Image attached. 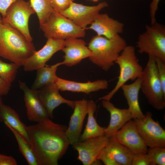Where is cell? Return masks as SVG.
Returning <instances> with one entry per match:
<instances>
[{
	"label": "cell",
	"instance_id": "obj_14",
	"mask_svg": "<svg viewBox=\"0 0 165 165\" xmlns=\"http://www.w3.org/2000/svg\"><path fill=\"white\" fill-rule=\"evenodd\" d=\"M134 154L147 153L148 148L139 135L133 120L127 122L113 136Z\"/></svg>",
	"mask_w": 165,
	"mask_h": 165
},
{
	"label": "cell",
	"instance_id": "obj_29",
	"mask_svg": "<svg viewBox=\"0 0 165 165\" xmlns=\"http://www.w3.org/2000/svg\"><path fill=\"white\" fill-rule=\"evenodd\" d=\"M147 155L151 165H165V148L160 147L149 148Z\"/></svg>",
	"mask_w": 165,
	"mask_h": 165
},
{
	"label": "cell",
	"instance_id": "obj_2",
	"mask_svg": "<svg viewBox=\"0 0 165 165\" xmlns=\"http://www.w3.org/2000/svg\"><path fill=\"white\" fill-rule=\"evenodd\" d=\"M34 44L20 31L0 24V57L20 66L36 51Z\"/></svg>",
	"mask_w": 165,
	"mask_h": 165
},
{
	"label": "cell",
	"instance_id": "obj_6",
	"mask_svg": "<svg viewBox=\"0 0 165 165\" xmlns=\"http://www.w3.org/2000/svg\"><path fill=\"white\" fill-rule=\"evenodd\" d=\"M40 28L47 39L65 40L71 38L83 37L86 34L85 29L78 27L55 10L45 21L40 24Z\"/></svg>",
	"mask_w": 165,
	"mask_h": 165
},
{
	"label": "cell",
	"instance_id": "obj_16",
	"mask_svg": "<svg viewBox=\"0 0 165 165\" xmlns=\"http://www.w3.org/2000/svg\"><path fill=\"white\" fill-rule=\"evenodd\" d=\"M87 102L88 101L84 99L75 101L73 112L66 132L71 145L79 141L84 121L87 114Z\"/></svg>",
	"mask_w": 165,
	"mask_h": 165
},
{
	"label": "cell",
	"instance_id": "obj_30",
	"mask_svg": "<svg viewBox=\"0 0 165 165\" xmlns=\"http://www.w3.org/2000/svg\"><path fill=\"white\" fill-rule=\"evenodd\" d=\"M75 0H49L53 8L60 12L67 9Z\"/></svg>",
	"mask_w": 165,
	"mask_h": 165
},
{
	"label": "cell",
	"instance_id": "obj_8",
	"mask_svg": "<svg viewBox=\"0 0 165 165\" xmlns=\"http://www.w3.org/2000/svg\"><path fill=\"white\" fill-rule=\"evenodd\" d=\"M35 13L29 1L17 0L11 4L5 16L2 17V23L19 31L32 42L28 22L30 16Z\"/></svg>",
	"mask_w": 165,
	"mask_h": 165
},
{
	"label": "cell",
	"instance_id": "obj_38",
	"mask_svg": "<svg viewBox=\"0 0 165 165\" xmlns=\"http://www.w3.org/2000/svg\"><path fill=\"white\" fill-rule=\"evenodd\" d=\"M3 103L2 99L1 97H0V106Z\"/></svg>",
	"mask_w": 165,
	"mask_h": 165
},
{
	"label": "cell",
	"instance_id": "obj_12",
	"mask_svg": "<svg viewBox=\"0 0 165 165\" xmlns=\"http://www.w3.org/2000/svg\"><path fill=\"white\" fill-rule=\"evenodd\" d=\"M108 139L104 135L79 141L72 145L73 148L78 152L77 159L83 165H93L105 147Z\"/></svg>",
	"mask_w": 165,
	"mask_h": 165
},
{
	"label": "cell",
	"instance_id": "obj_10",
	"mask_svg": "<svg viewBox=\"0 0 165 165\" xmlns=\"http://www.w3.org/2000/svg\"><path fill=\"white\" fill-rule=\"evenodd\" d=\"M108 6L105 1L97 5L88 6L72 2L66 9L60 13L78 27L83 29L90 25L100 12Z\"/></svg>",
	"mask_w": 165,
	"mask_h": 165
},
{
	"label": "cell",
	"instance_id": "obj_36",
	"mask_svg": "<svg viewBox=\"0 0 165 165\" xmlns=\"http://www.w3.org/2000/svg\"><path fill=\"white\" fill-rule=\"evenodd\" d=\"M16 160L12 156L0 154V165H17Z\"/></svg>",
	"mask_w": 165,
	"mask_h": 165
},
{
	"label": "cell",
	"instance_id": "obj_15",
	"mask_svg": "<svg viewBox=\"0 0 165 165\" xmlns=\"http://www.w3.org/2000/svg\"><path fill=\"white\" fill-rule=\"evenodd\" d=\"M61 50L64 53L61 65L71 67L79 63L82 60L89 58L91 53L83 40L79 38H71L64 40Z\"/></svg>",
	"mask_w": 165,
	"mask_h": 165
},
{
	"label": "cell",
	"instance_id": "obj_9",
	"mask_svg": "<svg viewBox=\"0 0 165 165\" xmlns=\"http://www.w3.org/2000/svg\"><path fill=\"white\" fill-rule=\"evenodd\" d=\"M138 132L147 147L165 148V130L147 112L142 119H134Z\"/></svg>",
	"mask_w": 165,
	"mask_h": 165
},
{
	"label": "cell",
	"instance_id": "obj_1",
	"mask_svg": "<svg viewBox=\"0 0 165 165\" xmlns=\"http://www.w3.org/2000/svg\"><path fill=\"white\" fill-rule=\"evenodd\" d=\"M67 127L49 118L27 126L30 144L38 165H57L65 154L70 141Z\"/></svg>",
	"mask_w": 165,
	"mask_h": 165
},
{
	"label": "cell",
	"instance_id": "obj_26",
	"mask_svg": "<svg viewBox=\"0 0 165 165\" xmlns=\"http://www.w3.org/2000/svg\"><path fill=\"white\" fill-rule=\"evenodd\" d=\"M14 135L18 144L19 150L29 165H38L30 145L17 131L6 123H4Z\"/></svg>",
	"mask_w": 165,
	"mask_h": 165
},
{
	"label": "cell",
	"instance_id": "obj_22",
	"mask_svg": "<svg viewBox=\"0 0 165 165\" xmlns=\"http://www.w3.org/2000/svg\"><path fill=\"white\" fill-rule=\"evenodd\" d=\"M105 148L120 165H131L134 154L113 136L108 138Z\"/></svg>",
	"mask_w": 165,
	"mask_h": 165
},
{
	"label": "cell",
	"instance_id": "obj_4",
	"mask_svg": "<svg viewBox=\"0 0 165 165\" xmlns=\"http://www.w3.org/2000/svg\"><path fill=\"white\" fill-rule=\"evenodd\" d=\"M146 66L143 70L141 79V89L148 103L160 110L165 107V93L159 77L155 58L148 55Z\"/></svg>",
	"mask_w": 165,
	"mask_h": 165
},
{
	"label": "cell",
	"instance_id": "obj_24",
	"mask_svg": "<svg viewBox=\"0 0 165 165\" xmlns=\"http://www.w3.org/2000/svg\"><path fill=\"white\" fill-rule=\"evenodd\" d=\"M88 118L83 132L81 134L79 141L88 138L104 135L106 127L100 126L97 123L94 115L97 108L96 104L92 100L88 101Z\"/></svg>",
	"mask_w": 165,
	"mask_h": 165
},
{
	"label": "cell",
	"instance_id": "obj_21",
	"mask_svg": "<svg viewBox=\"0 0 165 165\" xmlns=\"http://www.w3.org/2000/svg\"><path fill=\"white\" fill-rule=\"evenodd\" d=\"M141 78L135 80L130 84H124L121 87L124 97L134 119H141L145 116L140 108L138 99V94L141 89Z\"/></svg>",
	"mask_w": 165,
	"mask_h": 165
},
{
	"label": "cell",
	"instance_id": "obj_32",
	"mask_svg": "<svg viewBox=\"0 0 165 165\" xmlns=\"http://www.w3.org/2000/svg\"><path fill=\"white\" fill-rule=\"evenodd\" d=\"M131 165H151L147 153L139 152L134 154Z\"/></svg>",
	"mask_w": 165,
	"mask_h": 165
},
{
	"label": "cell",
	"instance_id": "obj_25",
	"mask_svg": "<svg viewBox=\"0 0 165 165\" xmlns=\"http://www.w3.org/2000/svg\"><path fill=\"white\" fill-rule=\"evenodd\" d=\"M61 65V62L50 66H45L39 68L37 70L36 75L31 87L35 90L54 83L57 76L56 74L58 66Z\"/></svg>",
	"mask_w": 165,
	"mask_h": 165
},
{
	"label": "cell",
	"instance_id": "obj_31",
	"mask_svg": "<svg viewBox=\"0 0 165 165\" xmlns=\"http://www.w3.org/2000/svg\"><path fill=\"white\" fill-rule=\"evenodd\" d=\"M155 58L158 75L163 91L165 93V62L158 58Z\"/></svg>",
	"mask_w": 165,
	"mask_h": 165
},
{
	"label": "cell",
	"instance_id": "obj_7",
	"mask_svg": "<svg viewBox=\"0 0 165 165\" xmlns=\"http://www.w3.org/2000/svg\"><path fill=\"white\" fill-rule=\"evenodd\" d=\"M138 51L165 62V27L156 22L146 25L145 30L139 36L137 43Z\"/></svg>",
	"mask_w": 165,
	"mask_h": 165
},
{
	"label": "cell",
	"instance_id": "obj_19",
	"mask_svg": "<svg viewBox=\"0 0 165 165\" xmlns=\"http://www.w3.org/2000/svg\"><path fill=\"white\" fill-rule=\"evenodd\" d=\"M88 28L97 35L110 39L123 32V23L111 17L107 13H99Z\"/></svg>",
	"mask_w": 165,
	"mask_h": 165
},
{
	"label": "cell",
	"instance_id": "obj_20",
	"mask_svg": "<svg viewBox=\"0 0 165 165\" xmlns=\"http://www.w3.org/2000/svg\"><path fill=\"white\" fill-rule=\"evenodd\" d=\"M54 83L59 91L82 93L86 94L106 89L108 86V81L105 79L81 82L65 79L58 76Z\"/></svg>",
	"mask_w": 165,
	"mask_h": 165
},
{
	"label": "cell",
	"instance_id": "obj_27",
	"mask_svg": "<svg viewBox=\"0 0 165 165\" xmlns=\"http://www.w3.org/2000/svg\"><path fill=\"white\" fill-rule=\"evenodd\" d=\"M31 6L38 16L39 24H42L54 10L49 0H29Z\"/></svg>",
	"mask_w": 165,
	"mask_h": 165
},
{
	"label": "cell",
	"instance_id": "obj_28",
	"mask_svg": "<svg viewBox=\"0 0 165 165\" xmlns=\"http://www.w3.org/2000/svg\"><path fill=\"white\" fill-rule=\"evenodd\" d=\"M20 66L13 63H7L0 60V77L11 83L15 79Z\"/></svg>",
	"mask_w": 165,
	"mask_h": 165
},
{
	"label": "cell",
	"instance_id": "obj_39",
	"mask_svg": "<svg viewBox=\"0 0 165 165\" xmlns=\"http://www.w3.org/2000/svg\"><path fill=\"white\" fill-rule=\"evenodd\" d=\"M2 17L1 16V14L0 13V24L2 23Z\"/></svg>",
	"mask_w": 165,
	"mask_h": 165
},
{
	"label": "cell",
	"instance_id": "obj_34",
	"mask_svg": "<svg viewBox=\"0 0 165 165\" xmlns=\"http://www.w3.org/2000/svg\"><path fill=\"white\" fill-rule=\"evenodd\" d=\"M160 0H152L150 6V17L151 24H152L156 22V14L158 9L159 2Z\"/></svg>",
	"mask_w": 165,
	"mask_h": 165
},
{
	"label": "cell",
	"instance_id": "obj_35",
	"mask_svg": "<svg viewBox=\"0 0 165 165\" xmlns=\"http://www.w3.org/2000/svg\"><path fill=\"white\" fill-rule=\"evenodd\" d=\"M10 83L0 77V97L7 95L10 89Z\"/></svg>",
	"mask_w": 165,
	"mask_h": 165
},
{
	"label": "cell",
	"instance_id": "obj_37",
	"mask_svg": "<svg viewBox=\"0 0 165 165\" xmlns=\"http://www.w3.org/2000/svg\"><path fill=\"white\" fill-rule=\"evenodd\" d=\"M17 0H0V13L2 17L5 16L8 8Z\"/></svg>",
	"mask_w": 165,
	"mask_h": 165
},
{
	"label": "cell",
	"instance_id": "obj_17",
	"mask_svg": "<svg viewBox=\"0 0 165 165\" xmlns=\"http://www.w3.org/2000/svg\"><path fill=\"white\" fill-rule=\"evenodd\" d=\"M101 104L110 114L109 123L104 132V135L108 138L113 136L127 122L133 119L128 108H117L110 101L102 100Z\"/></svg>",
	"mask_w": 165,
	"mask_h": 165
},
{
	"label": "cell",
	"instance_id": "obj_33",
	"mask_svg": "<svg viewBox=\"0 0 165 165\" xmlns=\"http://www.w3.org/2000/svg\"><path fill=\"white\" fill-rule=\"evenodd\" d=\"M97 159L102 161L105 165H120L105 148L99 154Z\"/></svg>",
	"mask_w": 165,
	"mask_h": 165
},
{
	"label": "cell",
	"instance_id": "obj_11",
	"mask_svg": "<svg viewBox=\"0 0 165 165\" xmlns=\"http://www.w3.org/2000/svg\"><path fill=\"white\" fill-rule=\"evenodd\" d=\"M64 40L48 38L44 46L39 50L36 51L23 62L24 71L31 72L36 70L46 65V63L57 52L61 50Z\"/></svg>",
	"mask_w": 165,
	"mask_h": 165
},
{
	"label": "cell",
	"instance_id": "obj_13",
	"mask_svg": "<svg viewBox=\"0 0 165 165\" xmlns=\"http://www.w3.org/2000/svg\"><path fill=\"white\" fill-rule=\"evenodd\" d=\"M20 88L24 93V99L28 120L39 123L49 118L47 111L39 98L38 90L31 89L24 82L19 81Z\"/></svg>",
	"mask_w": 165,
	"mask_h": 165
},
{
	"label": "cell",
	"instance_id": "obj_40",
	"mask_svg": "<svg viewBox=\"0 0 165 165\" xmlns=\"http://www.w3.org/2000/svg\"><path fill=\"white\" fill-rule=\"evenodd\" d=\"M90 0L92 1L93 2H98L99 0Z\"/></svg>",
	"mask_w": 165,
	"mask_h": 165
},
{
	"label": "cell",
	"instance_id": "obj_3",
	"mask_svg": "<svg viewBox=\"0 0 165 165\" xmlns=\"http://www.w3.org/2000/svg\"><path fill=\"white\" fill-rule=\"evenodd\" d=\"M127 46L125 40L119 35L110 39L97 35L93 37L88 44L91 53L89 59L93 64L108 71Z\"/></svg>",
	"mask_w": 165,
	"mask_h": 165
},
{
	"label": "cell",
	"instance_id": "obj_5",
	"mask_svg": "<svg viewBox=\"0 0 165 165\" xmlns=\"http://www.w3.org/2000/svg\"><path fill=\"white\" fill-rule=\"evenodd\" d=\"M119 67V75L114 88L100 100L110 101L122 86L128 80L134 81L141 77L143 69L135 53V47L127 45L115 62Z\"/></svg>",
	"mask_w": 165,
	"mask_h": 165
},
{
	"label": "cell",
	"instance_id": "obj_18",
	"mask_svg": "<svg viewBox=\"0 0 165 165\" xmlns=\"http://www.w3.org/2000/svg\"><path fill=\"white\" fill-rule=\"evenodd\" d=\"M38 90L40 100L51 119L53 118V112L54 109L62 104H66L74 109L75 101L67 100L62 97L60 94L55 83L45 86Z\"/></svg>",
	"mask_w": 165,
	"mask_h": 165
},
{
	"label": "cell",
	"instance_id": "obj_23",
	"mask_svg": "<svg viewBox=\"0 0 165 165\" xmlns=\"http://www.w3.org/2000/svg\"><path fill=\"white\" fill-rule=\"evenodd\" d=\"M0 121L7 123L18 132L30 144L27 126L21 122L19 115L14 109L3 103L0 106Z\"/></svg>",
	"mask_w": 165,
	"mask_h": 165
}]
</instances>
